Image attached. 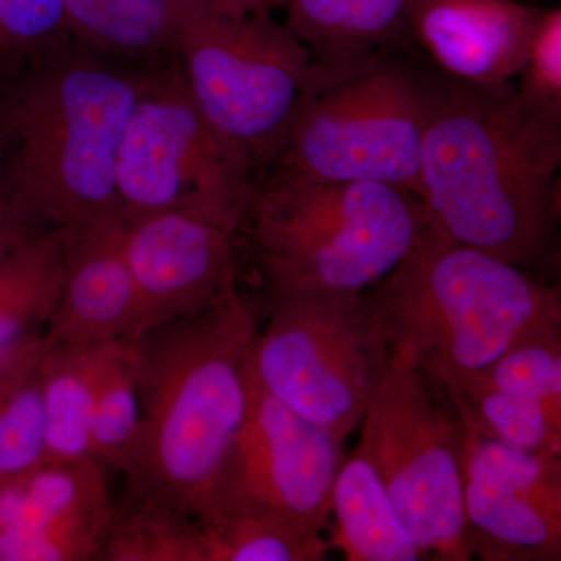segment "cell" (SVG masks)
<instances>
[{
    "label": "cell",
    "instance_id": "7a4b0ae2",
    "mask_svg": "<svg viewBox=\"0 0 561 561\" xmlns=\"http://www.w3.org/2000/svg\"><path fill=\"white\" fill-rule=\"evenodd\" d=\"M256 309L236 275L202 311L130 342L140 430L122 474L124 496L201 522L249 409Z\"/></svg>",
    "mask_w": 561,
    "mask_h": 561
},
{
    "label": "cell",
    "instance_id": "9a60e30c",
    "mask_svg": "<svg viewBox=\"0 0 561 561\" xmlns=\"http://www.w3.org/2000/svg\"><path fill=\"white\" fill-rule=\"evenodd\" d=\"M127 217L69 230L65 283L46 334L57 345L131 342L144 332L142 301L124 251Z\"/></svg>",
    "mask_w": 561,
    "mask_h": 561
},
{
    "label": "cell",
    "instance_id": "cb8c5ba5",
    "mask_svg": "<svg viewBox=\"0 0 561 561\" xmlns=\"http://www.w3.org/2000/svg\"><path fill=\"white\" fill-rule=\"evenodd\" d=\"M140 430V402L130 342H113L103 362L91 421V453L121 471Z\"/></svg>",
    "mask_w": 561,
    "mask_h": 561
},
{
    "label": "cell",
    "instance_id": "7c38bea8",
    "mask_svg": "<svg viewBox=\"0 0 561 561\" xmlns=\"http://www.w3.org/2000/svg\"><path fill=\"white\" fill-rule=\"evenodd\" d=\"M463 427L465 513L472 557L561 561V457L513 448L465 421Z\"/></svg>",
    "mask_w": 561,
    "mask_h": 561
},
{
    "label": "cell",
    "instance_id": "4dcf8cb0",
    "mask_svg": "<svg viewBox=\"0 0 561 561\" xmlns=\"http://www.w3.org/2000/svg\"><path fill=\"white\" fill-rule=\"evenodd\" d=\"M553 210H556L557 224L561 225V169L553 186Z\"/></svg>",
    "mask_w": 561,
    "mask_h": 561
},
{
    "label": "cell",
    "instance_id": "8992f818",
    "mask_svg": "<svg viewBox=\"0 0 561 561\" xmlns=\"http://www.w3.org/2000/svg\"><path fill=\"white\" fill-rule=\"evenodd\" d=\"M173 62L210 127L260 172L278 158L319 76L287 25L209 0L184 24Z\"/></svg>",
    "mask_w": 561,
    "mask_h": 561
},
{
    "label": "cell",
    "instance_id": "603a6c76",
    "mask_svg": "<svg viewBox=\"0 0 561 561\" xmlns=\"http://www.w3.org/2000/svg\"><path fill=\"white\" fill-rule=\"evenodd\" d=\"M460 419L513 448L540 456L561 457V432L545 405L479 379L449 394Z\"/></svg>",
    "mask_w": 561,
    "mask_h": 561
},
{
    "label": "cell",
    "instance_id": "8fae6325",
    "mask_svg": "<svg viewBox=\"0 0 561 561\" xmlns=\"http://www.w3.org/2000/svg\"><path fill=\"white\" fill-rule=\"evenodd\" d=\"M343 446L272 397L249 368L245 420L202 519L220 511L262 512L323 534Z\"/></svg>",
    "mask_w": 561,
    "mask_h": 561
},
{
    "label": "cell",
    "instance_id": "4fadbf2b",
    "mask_svg": "<svg viewBox=\"0 0 561 561\" xmlns=\"http://www.w3.org/2000/svg\"><path fill=\"white\" fill-rule=\"evenodd\" d=\"M113 513L106 467L92 457L0 474V561L98 560Z\"/></svg>",
    "mask_w": 561,
    "mask_h": 561
},
{
    "label": "cell",
    "instance_id": "e0dca14e",
    "mask_svg": "<svg viewBox=\"0 0 561 561\" xmlns=\"http://www.w3.org/2000/svg\"><path fill=\"white\" fill-rule=\"evenodd\" d=\"M331 548L348 561L426 560L402 523L375 465L359 446L345 456L334 482Z\"/></svg>",
    "mask_w": 561,
    "mask_h": 561
},
{
    "label": "cell",
    "instance_id": "277c9868",
    "mask_svg": "<svg viewBox=\"0 0 561 561\" xmlns=\"http://www.w3.org/2000/svg\"><path fill=\"white\" fill-rule=\"evenodd\" d=\"M368 295L391 351L411 357L448 394L518 346L561 331L559 289L427 221L411 253Z\"/></svg>",
    "mask_w": 561,
    "mask_h": 561
},
{
    "label": "cell",
    "instance_id": "5b68a950",
    "mask_svg": "<svg viewBox=\"0 0 561 561\" xmlns=\"http://www.w3.org/2000/svg\"><path fill=\"white\" fill-rule=\"evenodd\" d=\"M247 221L271 297L367 294L426 228L412 192L280 172L260 180Z\"/></svg>",
    "mask_w": 561,
    "mask_h": 561
},
{
    "label": "cell",
    "instance_id": "484cf974",
    "mask_svg": "<svg viewBox=\"0 0 561 561\" xmlns=\"http://www.w3.org/2000/svg\"><path fill=\"white\" fill-rule=\"evenodd\" d=\"M39 367L3 401L0 411V474H18L46 461V405Z\"/></svg>",
    "mask_w": 561,
    "mask_h": 561
},
{
    "label": "cell",
    "instance_id": "d4e9b609",
    "mask_svg": "<svg viewBox=\"0 0 561 561\" xmlns=\"http://www.w3.org/2000/svg\"><path fill=\"white\" fill-rule=\"evenodd\" d=\"M76 43L65 0H0V60L3 68Z\"/></svg>",
    "mask_w": 561,
    "mask_h": 561
},
{
    "label": "cell",
    "instance_id": "3957f363",
    "mask_svg": "<svg viewBox=\"0 0 561 561\" xmlns=\"http://www.w3.org/2000/svg\"><path fill=\"white\" fill-rule=\"evenodd\" d=\"M147 70L79 43L3 68L0 197L43 228L122 214L117 157Z\"/></svg>",
    "mask_w": 561,
    "mask_h": 561
},
{
    "label": "cell",
    "instance_id": "4316f807",
    "mask_svg": "<svg viewBox=\"0 0 561 561\" xmlns=\"http://www.w3.org/2000/svg\"><path fill=\"white\" fill-rule=\"evenodd\" d=\"M515 84L531 108L561 121V9L542 14Z\"/></svg>",
    "mask_w": 561,
    "mask_h": 561
},
{
    "label": "cell",
    "instance_id": "ffe728a7",
    "mask_svg": "<svg viewBox=\"0 0 561 561\" xmlns=\"http://www.w3.org/2000/svg\"><path fill=\"white\" fill-rule=\"evenodd\" d=\"M111 343H54L41 362L39 375L46 405V460L92 457V411Z\"/></svg>",
    "mask_w": 561,
    "mask_h": 561
},
{
    "label": "cell",
    "instance_id": "6da1fadb",
    "mask_svg": "<svg viewBox=\"0 0 561 561\" xmlns=\"http://www.w3.org/2000/svg\"><path fill=\"white\" fill-rule=\"evenodd\" d=\"M426 73V125L416 198L445 238L530 268L551 254L561 121L513 83Z\"/></svg>",
    "mask_w": 561,
    "mask_h": 561
},
{
    "label": "cell",
    "instance_id": "30bf717a",
    "mask_svg": "<svg viewBox=\"0 0 561 561\" xmlns=\"http://www.w3.org/2000/svg\"><path fill=\"white\" fill-rule=\"evenodd\" d=\"M260 173L210 127L175 62L147 70L117 157V202L127 219L197 209L243 227Z\"/></svg>",
    "mask_w": 561,
    "mask_h": 561
},
{
    "label": "cell",
    "instance_id": "f1b7e54d",
    "mask_svg": "<svg viewBox=\"0 0 561 561\" xmlns=\"http://www.w3.org/2000/svg\"><path fill=\"white\" fill-rule=\"evenodd\" d=\"M39 228V225L25 216L13 203L0 197V265L11 251Z\"/></svg>",
    "mask_w": 561,
    "mask_h": 561
},
{
    "label": "cell",
    "instance_id": "ba28073f",
    "mask_svg": "<svg viewBox=\"0 0 561 561\" xmlns=\"http://www.w3.org/2000/svg\"><path fill=\"white\" fill-rule=\"evenodd\" d=\"M370 295H272L249 368L272 397L345 445L389 367Z\"/></svg>",
    "mask_w": 561,
    "mask_h": 561
},
{
    "label": "cell",
    "instance_id": "52a82bcc",
    "mask_svg": "<svg viewBox=\"0 0 561 561\" xmlns=\"http://www.w3.org/2000/svg\"><path fill=\"white\" fill-rule=\"evenodd\" d=\"M424 125L426 73L401 51L319 69L272 168L301 179L387 184L416 197Z\"/></svg>",
    "mask_w": 561,
    "mask_h": 561
},
{
    "label": "cell",
    "instance_id": "83f0119b",
    "mask_svg": "<svg viewBox=\"0 0 561 561\" xmlns=\"http://www.w3.org/2000/svg\"><path fill=\"white\" fill-rule=\"evenodd\" d=\"M69 22L80 27L108 28L130 24L160 0H65Z\"/></svg>",
    "mask_w": 561,
    "mask_h": 561
},
{
    "label": "cell",
    "instance_id": "9c48e42d",
    "mask_svg": "<svg viewBox=\"0 0 561 561\" xmlns=\"http://www.w3.org/2000/svg\"><path fill=\"white\" fill-rule=\"evenodd\" d=\"M465 427L443 408L419 365L391 351L373 391L357 446L381 476L394 507L426 560L472 557L465 513Z\"/></svg>",
    "mask_w": 561,
    "mask_h": 561
},
{
    "label": "cell",
    "instance_id": "5bb4252c",
    "mask_svg": "<svg viewBox=\"0 0 561 561\" xmlns=\"http://www.w3.org/2000/svg\"><path fill=\"white\" fill-rule=\"evenodd\" d=\"M241 228L197 209L127 219L124 251L142 301L144 332L216 300L236 275L232 251Z\"/></svg>",
    "mask_w": 561,
    "mask_h": 561
},
{
    "label": "cell",
    "instance_id": "d6986e66",
    "mask_svg": "<svg viewBox=\"0 0 561 561\" xmlns=\"http://www.w3.org/2000/svg\"><path fill=\"white\" fill-rule=\"evenodd\" d=\"M69 230L39 228L0 265V362L49 324L65 283Z\"/></svg>",
    "mask_w": 561,
    "mask_h": 561
},
{
    "label": "cell",
    "instance_id": "7402d4cb",
    "mask_svg": "<svg viewBox=\"0 0 561 561\" xmlns=\"http://www.w3.org/2000/svg\"><path fill=\"white\" fill-rule=\"evenodd\" d=\"M99 561H206L205 531L191 516L150 502L114 504Z\"/></svg>",
    "mask_w": 561,
    "mask_h": 561
},
{
    "label": "cell",
    "instance_id": "f546056e",
    "mask_svg": "<svg viewBox=\"0 0 561 561\" xmlns=\"http://www.w3.org/2000/svg\"><path fill=\"white\" fill-rule=\"evenodd\" d=\"M214 7L232 13H261L262 0H209Z\"/></svg>",
    "mask_w": 561,
    "mask_h": 561
},
{
    "label": "cell",
    "instance_id": "ac0fdd59",
    "mask_svg": "<svg viewBox=\"0 0 561 561\" xmlns=\"http://www.w3.org/2000/svg\"><path fill=\"white\" fill-rule=\"evenodd\" d=\"M405 0H291L287 28L317 68L337 70L393 54Z\"/></svg>",
    "mask_w": 561,
    "mask_h": 561
},
{
    "label": "cell",
    "instance_id": "44dd1931",
    "mask_svg": "<svg viewBox=\"0 0 561 561\" xmlns=\"http://www.w3.org/2000/svg\"><path fill=\"white\" fill-rule=\"evenodd\" d=\"M206 561H321L331 542L271 513L213 512L202 519Z\"/></svg>",
    "mask_w": 561,
    "mask_h": 561
},
{
    "label": "cell",
    "instance_id": "2e32d148",
    "mask_svg": "<svg viewBox=\"0 0 561 561\" xmlns=\"http://www.w3.org/2000/svg\"><path fill=\"white\" fill-rule=\"evenodd\" d=\"M542 14L507 0H423L413 31L431 68L442 76L474 84L513 83Z\"/></svg>",
    "mask_w": 561,
    "mask_h": 561
}]
</instances>
